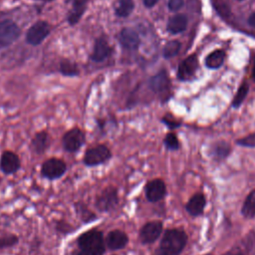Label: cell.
<instances>
[{
  "mask_svg": "<svg viewBox=\"0 0 255 255\" xmlns=\"http://www.w3.org/2000/svg\"><path fill=\"white\" fill-rule=\"evenodd\" d=\"M225 59V52L223 50H215L211 52L205 59V65L209 69L219 68Z\"/></svg>",
  "mask_w": 255,
  "mask_h": 255,
  "instance_id": "obj_21",
  "label": "cell"
},
{
  "mask_svg": "<svg viewBox=\"0 0 255 255\" xmlns=\"http://www.w3.org/2000/svg\"><path fill=\"white\" fill-rule=\"evenodd\" d=\"M239 144L241 145H245V146H255V133L246 136L244 138H241L237 141Z\"/></svg>",
  "mask_w": 255,
  "mask_h": 255,
  "instance_id": "obj_32",
  "label": "cell"
},
{
  "mask_svg": "<svg viewBox=\"0 0 255 255\" xmlns=\"http://www.w3.org/2000/svg\"><path fill=\"white\" fill-rule=\"evenodd\" d=\"M198 68V63L195 55L188 56L186 59H184L178 66V71H177V77L181 81H187L190 80L196 70Z\"/></svg>",
  "mask_w": 255,
  "mask_h": 255,
  "instance_id": "obj_12",
  "label": "cell"
},
{
  "mask_svg": "<svg viewBox=\"0 0 255 255\" xmlns=\"http://www.w3.org/2000/svg\"><path fill=\"white\" fill-rule=\"evenodd\" d=\"M248 90H249V87L247 84H243L237 91L235 97H234V100L232 102V106L234 108H238L244 101V99L246 98L247 94H248Z\"/></svg>",
  "mask_w": 255,
  "mask_h": 255,
  "instance_id": "obj_27",
  "label": "cell"
},
{
  "mask_svg": "<svg viewBox=\"0 0 255 255\" xmlns=\"http://www.w3.org/2000/svg\"><path fill=\"white\" fill-rule=\"evenodd\" d=\"M162 232V223L160 221H149L139 230V240L143 244L153 243Z\"/></svg>",
  "mask_w": 255,
  "mask_h": 255,
  "instance_id": "obj_8",
  "label": "cell"
},
{
  "mask_svg": "<svg viewBox=\"0 0 255 255\" xmlns=\"http://www.w3.org/2000/svg\"><path fill=\"white\" fill-rule=\"evenodd\" d=\"M205 197L202 193L194 194L186 204L187 212L192 216L200 215L203 212L205 206Z\"/></svg>",
  "mask_w": 255,
  "mask_h": 255,
  "instance_id": "obj_17",
  "label": "cell"
},
{
  "mask_svg": "<svg viewBox=\"0 0 255 255\" xmlns=\"http://www.w3.org/2000/svg\"><path fill=\"white\" fill-rule=\"evenodd\" d=\"M51 27L47 22L38 21L29 28L26 34V40L33 46L39 45L49 35Z\"/></svg>",
  "mask_w": 255,
  "mask_h": 255,
  "instance_id": "obj_7",
  "label": "cell"
},
{
  "mask_svg": "<svg viewBox=\"0 0 255 255\" xmlns=\"http://www.w3.org/2000/svg\"><path fill=\"white\" fill-rule=\"evenodd\" d=\"M242 214L246 218H253L255 217V189L252 190L246 197L242 210Z\"/></svg>",
  "mask_w": 255,
  "mask_h": 255,
  "instance_id": "obj_23",
  "label": "cell"
},
{
  "mask_svg": "<svg viewBox=\"0 0 255 255\" xmlns=\"http://www.w3.org/2000/svg\"><path fill=\"white\" fill-rule=\"evenodd\" d=\"M19 26L12 20L6 19L0 21V47L9 46L20 36Z\"/></svg>",
  "mask_w": 255,
  "mask_h": 255,
  "instance_id": "obj_4",
  "label": "cell"
},
{
  "mask_svg": "<svg viewBox=\"0 0 255 255\" xmlns=\"http://www.w3.org/2000/svg\"><path fill=\"white\" fill-rule=\"evenodd\" d=\"M186 242H187V235L183 230L168 229L163 234L159 247L169 252L179 254L184 248Z\"/></svg>",
  "mask_w": 255,
  "mask_h": 255,
  "instance_id": "obj_2",
  "label": "cell"
},
{
  "mask_svg": "<svg viewBox=\"0 0 255 255\" xmlns=\"http://www.w3.org/2000/svg\"><path fill=\"white\" fill-rule=\"evenodd\" d=\"M237 1H242V0H237Z\"/></svg>",
  "mask_w": 255,
  "mask_h": 255,
  "instance_id": "obj_40",
  "label": "cell"
},
{
  "mask_svg": "<svg viewBox=\"0 0 255 255\" xmlns=\"http://www.w3.org/2000/svg\"><path fill=\"white\" fill-rule=\"evenodd\" d=\"M112 53V48L110 47L108 41L104 37H100L96 40L94 51L91 56L92 60L95 62H102L108 58Z\"/></svg>",
  "mask_w": 255,
  "mask_h": 255,
  "instance_id": "obj_15",
  "label": "cell"
},
{
  "mask_svg": "<svg viewBox=\"0 0 255 255\" xmlns=\"http://www.w3.org/2000/svg\"><path fill=\"white\" fill-rule=\"evenodd\" d=\"M164 144L169 149H177L179 146L178 139L174 133H167L164 138Z\"/></svg>",
  "mask_w": 255,
  "mask_h": 255,
  "instance_id": "obj_29",
  "label": "cell"
},
{
  "mask_svg": "<svg viewBox=\"0 0 255 255\" xmlns=\"http://www.w3.org/2000/svg\"><path fill=\"white\" fill-rule=\"evenodd\" d=\"M75 255H92V254H89V253H86V252H84V251L80 250V251H79V252H77Z\"/></svg>",
  "mask_w": 255,
  "mask_h": 255,
  "instance_id": "obj_37",
  "label": "cell"
},
{
  "mask_svg": "<svg viewBox=\"0 0 255 255\" xmlns=\"http://www.w3.org/2000/svg\"><path fill=\"white\" fill-rule=\"evenodd\" d=\"M229 151H230V147H229V145H228L227 143H225V142H221V143L217 144L216 147H215V149H214L215 155H216L217 157H220V158L225 157V156L229 153Z\"/></svg>",
  "mask_w": 255,
  "mask_h": 255,
  "instance_id": "obj_30",
  "label": "cell"
},
{
  "mask_svg": "<svg viewBox=\"0 0 255 255\" xmlns=\"http://www.w3.org/2000/svg\"><path fill=\"white\" fill-rule=\"evenodd\" d=\"M180 49V43L178 41H169L166 43L163 49V56L164 58H171L175 56Z\"/></svg>",
  "mask_w": 255,
  "mask_h": 255,
  "instance_id": "obj_26",
  "label": "cell"
},
{
  "mask_svg": "<svg viewBox=\"0 0 255 255\" xmlns=\"http://www.w3.org/2000/svg\"><path fill=\"white\" fill-rule=\"evenodd\" d=\"M112 156V152L106 145H97L89 148L84 156V163L88 166H96L108 161Z\"/></svg>",
  "mask_w": 255,
  "mask_h": 255,
  "instance_id": "obj_5",
  "label": "cell"
},
{
  "mask_svg": "<svg viewBox=\"0 0 255 255\" xmlns=\"http://www.w3.org/2000/svg\"><path fill=\"white\" fill-rule=\"evenodd\" d=\"M149 86L155 93H165L169 88V79L167 74L164 71H160L150 79Z\"/></svg>",
  "mask_w": 255,
  "mask_h": 255,
  "instance_id": "obj_16",
  "label": "cell"
},
{
  "mask_svg": "<svg viewBox=\"0 0 255 255\" xmlns=\"http://www.w3.org/2000/svg\"><path fill=\"white\" fill-rule=\"evenodd\" d=\"M60 71L66 76H76L79 74L78 66L70 60H63L60 64Z\"/></svg>",
  "mask_w": 255,
  "mask_h": 255,
  "instance_id": "obj_25",
  "label": "cell"
},
{
  "mask_svg": "<svg viewBox=\"0 0 255 255\" xmlns=\"http://www.w3.org/2000/svg\"><path fill=\"white\" fill-rule=\"evenodd\" d=\"M105 243L106 247L110 250H120L128 245V237L126 232L120 229H115L108 233L105 238Z\"/></svg>",
  "mask_w": 255,
  "mask_h": 255,
  "instance_id": "obj_11",
  "label": "cell"
},
{
  "mask_svg": "<svg viewBox=\"0 0 255 255\" xmlns=\"http://www.w3.org/2000/svg\"><path fill=\"white\" fill-rule=\"evenodd\" d=\"M56 229L61 232V233H64V234H67V233H70L74 230V228L67 222L65 221H58V223L56 224Z\"/></svg>",
  "mask_w": 255,
  "mask_h": 255,
  "instance_id": "obj_31",
  "label": "cell"
},
{
  "mask_svg": "<svg viewBox=\"0 0 255 255\" xmlns=\"http://www.w3.org/2000/svg\"><path fill=\"white\" fill-rule=\"evenodd\" d=\"M248 23H249V25H250L251 27L255 28V12L252 13V14L249 16V18H248Z\"/></svg>",
  "mask_w": 255,
  "mask_h": 255,
  "instance_id": "obj_35",
  "label": "cell"
},
{
  "mask_svg": "<svg viewBox=\"0 0 255 255\" xmlns=\"http://www.w3.org/2000/svg\"><path fill=\"white\" fill-rule=\"evenodd\" d=\"M19 242L18 236L14 234H6L0 236V249L9 248L16 245Z\"/></svg>",
  "mask_w": 255,
  "mask_h": 255,
  "instance_id": "obj_28",
  "label": "cell"
},
{
  "mask_svg": "<svg viewBox=\"0 0 255 255\" xmlns=\"http://www.w3.org/2000/svg\"><path fill=\"white\" fill-rule=\"evenodd\" d=\"M77 242L82 251L92 255H103L106 249L103 232L97 229H92L81 234Z\"/></svg>",
  "mask_w": 255,
  "mask_h": 255,
  "instance_id": "obj_1",
  "label": "cell"
},
{
  "mask_svg": "<svg viewBox=\"0 0 255 255\" xmlns=\"http://www.w3.org/2000/svg\"><path fill=\"white\" fill-rule=\"evenodd\" d=\"M0 167L6 174L15 173L20 168V159L18 155L9 150L4 151L0 158Z\"/></svg>",
  "mask_w": 255,
  "mask_h": 255,
  "instance_id": "obj_13",
  "label": "cell"
},
{
  "mask_svg": "<svg viewBox=\"0 0 255 255\" xmlns=\"http://www.w3.org/2000/svg\"><path fill=\"white\" fill-rule=\"evenodd\" d=\"M119 204V191L114 186H108L97 196L95 205L102 212H110Z\"/></svg>",
  "mask_w": 255,
  "mask_h": 255,
  "instance_id": "obj_3",
  "label": "cell"
},
{
  "mask_svg": "<svg viewBox=\"0 0 255 255\" xmlns=\"http://www.w3.org/2000/svg\"><path fill=\"white\" fill-rule=\"evenodd\" d=\"M187 26V18L183 14H176L169 18L167 22V30L171 34H177L185 30Z\"/></svg>",
  "mask_w": 255,
  "mask_h": 255,
  "instance_id": "obj_19",
  "label": "cell"
},
{
  "mask_svg": "<svg viewBox=\"0 0 255 255\" xmlns=\"http://www.w3.org/2000/svg\"><path fill=\"white\" fill-rule=\"evenodd\" d=\"M183 5V0H168V8L171 11L179 10Z\"/></svg>",
  "mask_w": 255,
  "mask_h": 255,
  "instance_id": "obj_33",
  "label": "cell"
},
{
  "mask_svg": "<svg viewBox=\"0 0 255 255\" xmlns=\"http://www.w3.org/2000/svg\"><path fill=\"white\" fill-rule=\"evenodd\" d=\"M252 78L255 81V61H254V66H253V71H252Z\"/></svg>",
  "mask_w": 255,
  "mask_h": 255,
  "instance_id": "obj_38",
  "label": "cell"
},
{
  "mask_svg": "<svg viewBox=\"0 0 255 255\" xmlns=\"http://www.w3.org/2000/svg\"><path fill=\"white\" fill-rule=\"evenodd\" d=\"M44 2H49V1H52V0H43Z\"/></svg>",
  "mask_w": 255,
  "mask_h": 255,
  "instance_id": "obj_39",
  "label": "cell"
},
{
  "mask_svg": "<svg viewBox=\"0 0 255 255\" xmlns=\"http://www.w3.org/2000/svg\"><path fill=\"white\" fill-rule=\"evenodd\" d=\"M122 46L128 50H134L139 45V37L135 31L129 28H124L119 35Z\"/></svg>",
  "mask_w": 255,
  "mask_h": 255,
  "instance_id": "obj_14",
  "label": "cell"
},
{
  "mask_svg": "<svg viewBox=\"0 0 255 255\" xmlns=\"http://www.w3.org/2000/svg\"><path fill=\"white\" fill-rule=\"evenodd\" d=\"M237 255H241V254H237Z\"/></svg>",
  "mask_w": 255,
  "mask_h": 255,
  "instance_id": "obj_41",
  "label": "cell"
},
{
  "mask_svg": "<svg viewBox=\"0 0 255 255\" xmlns=\"http://www.w3.org/2000/svg\"><path fill=\"white\" fill-rule=\"evenodd\" d=\"M133 7V0H119L115 7V11L118 16L127 17L132 12Z\"/></svg>",
  "mask_w": 255,
  "mask_h": 255,
  "instance_id": "obj_24",
  "label": "cell"
},
{
  "mask_svg": "<svg viewBox=\"0 0 255 255\" xmlns=\"http://www.w3.org/2000/svg\"><path fill=\"white\" fill-rule=\"evenodd\" d=\"M152 255H178V254H175V253L169 252V251H167V250H165V249H163V248L159 247V248H157V249L153 252V254H152Z\"/></svg>",
  "mask_w": 255,
  "mask_h": 255,
  "instance_id": "obj_34",
  "label": "cell"
},
{
  "mask_svg": "<svg viewBox=\"0 0 255 255\" xmlns=\"http://www.w3.org/2000/svg\"><path fill=\"white\" fill-rule=\"evenodd\" d=\"M49 145V135L46 131L38 132L31 142V148L35 153H43Z\"/></svg>",
  "mask_w": 255,
  "mask_h": 255,
  "instance_id": "obj_20",
  "label": "cell"
},
{
  "mask_svg": "<svg viewBox=\"0 0 255 255\" xmlns=\"http://www.w3.org/2000/svg\"><path fill=\"white\" fill-rule=\"evenodd\" d=\"M157 1H158V0H142L143 4H144L146 7H152V6H154Z\"/></svg>",
  "mask_w": 255,
  "mask_h": 255,
  "instance_id": "obj_36",
  "label": "cell"
},
{
  "mask_svg": "<svg viewBox=\"0 0 255 255\" xmlns=\"http://www.w3.org/2000/svg\"><path fill=\"white\" fill-rule=\"evenodd\" d=\"M67 170L66 163L59 158H49L41 167V174L48 179L60 178Z\"/></svg>",
  "mask_w": 255,
  "mask_h": 255,
  "instance_id": "obj_6",
  "label": "cell"
},
{
  "mask_svg": "<svg viewBox=\"0 0 255 255\" xmlns=\"http://www.w3.org/2000/svg\"><path fill=\"white\" fill-rule=\"evenodd\" d=\"M89 1L90 0H72V9L68 16V21L70 24L74 25L80 20Z\"/></svg>",
  "mask_w": 255,
  "mask_h": 255,
  "instance_id": "obj_18",
  "label": "cell"
},
{
  "mask_svg": "<svg viewBox=\"0 0 255 255\" xmlns=\"http://www.w3.org/2000/svg\"><path fill=\"white\" fill-rule=\"evenodd\" d=\"M75 210L84 223H88L97 219L96 214L93 211H91L85 203L81 201L75 203Z\"/></svg>",
  "mask_w": 255,
  "mask_h": 255,
  "instance_id": "obj_22",
  "label": "cell"
},
{
  "mask_svg": "<svg viewBox=\"0 0 255 255\" xmlns=\"http://www.w3.org/2000/svg\"><path fill=\"white\" fill-rule=\"evenodd\" d=\"M85 142V133L78 128H72L63 136V146L69 152L77 151Z\"/></svg>",
  "mask_w": 255,
  "mask_h": 255,
  "instance_id": "obj_9",
  "label": "cell"
},
{
  "mask_svg": "<svg viewBox=\"0 0 255 255\" xmlns=\"http://www.w3.org/2000/svg\"><path fill=\"white\" fill-rule=\"evenodd\" d=\"M145 196L148 201L156 202L162 199L166 194L165 183L161 179H152L148 181L144 188Z\"/></svg>",
  "mask_w": 255,
  "mask_h": 255,
  "instance_id": "obj_10",
  "label": "cell"
}]
</instances>
